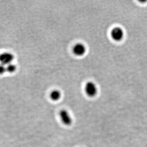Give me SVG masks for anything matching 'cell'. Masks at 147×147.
<instances>
[{
    "label": "cell",
    "instance_id": "5b68a950",
    "mask_svg": "<svg viewBox=\"0 0 147 147\" xmlns=\"http://www.w3.org/2000/svg\"><path fill=\"white\" fill-rule=\"evenodd\" d=\"M59 115L63 123L66 125H71L72 123V119L69 113L66 110H61L60 111Z\"/></svg>",
    "mask_w": 147,
    "mask_h": 147
},
{
    "label": "cell",
    "instance_id": "3957f363",
    "mask_svg": "<svg viewBox=\"0 0 147 147\" xmlns=\"http://www.w3.org/2000/svg\"><path fill=\"white\" fill-rule=\"evenodd\" d=\"M14 55L11 53L4 52L0 54V63L3 65L11 64L14 60Z\"/></svg>",
    "mask_w": 147,
    "mask_h": 147
},
{
    "label": "cell",
    "instance_id": "8992f818",
    "mask_svg": "<svg viewBox=\"0 0 147 147\" xmlns=\"http://www.w3.org/2000/svg\"><path fill=\"white\" fill-rule=\"evenodd\" d=\"M61 92L59 90H54L50 93V98L53 101H57L61 98Z\"/></svg>",
    "mask_w": 147,
    "mask_h": 147
},
{
    "label": "cell",
    "instance_id": "6da1fadb",
    "mask_svg": "<svg viewBox=\"0 0 147 147\" xmlns=\"http://www.w3.org/2000/svg\"><path fill=\"white\" fill-rule=\"evenodd\" d=\"M85 92L89 97H94L98 93V87L96 83L93 82H88L85 85Z\"/></svg>",
    "mask_w": 147,
    "mask_h": 147
},
{
    "label": "cell",
    "instance_id": "ba28073f",
    "mask_svg": "<svg viewBox=\"0 0 147 147\" xmlns=\"http://www.w3.org/2000/svg\"><path fill=\"white\" fill-rule=\"evenodd\" d=\"M6 71V66L3 64H0V75H2L5 74Z\"/></svg>",
    "mask_w": 147,
    "mask_h": 147
},
{
    "label": "cell",
    "instance_id": "52a82bcc",
    "mask_svg": "<svg viewBox=\"0 0 147 147\" xmlns=\"http://www.w3.org/2000/svg\"><path fill=\"white\" fill-rule=\"evenodd\" d=\"M16 69V66L13 63H11L6 66V71L10 74L15 72Z\"/></svg>",
    "mask_w": 147,
    "mask_h": 147
},
{
    "label": "cell",
    "instance_id": "7a4b0ae2",
    "mask_svg": "<svg viewBox=\"0 0 147 147\" xmlns=\"http://www.w3.org/2000/svg\"><path fill=\"white\" fill-rule=\"evenodd\" d=\"M111 36L113 40L116 42H119L124 38V31L120 27H115L111 30Z\"/></svg>",
    "mask_w": 147,
    "mask_h": 147
},
{
    "label": "cell",
    "instance_id": "277c9868",
    "mask_svg": "<svg viewBox=\"0 0 147 147\" xmlns=\"http://www.w3.org/2000/svg\"><path fill=\"white\" fill-rule=\"evenodd\" d=\"M74 54L77 56L84 55L86 52V47L83 43H78L74 46L72 49Z\"/></svg>",
    "mask_w": 147,
    "mask_h": 147
}]
</instances>
